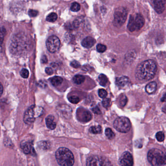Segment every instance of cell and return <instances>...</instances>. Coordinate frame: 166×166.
Returning <instances> with one entry per match:
<instances>
[{"instance_id":"obj_26","label":"cell","mask_w":166,"mask_h":166,"mask_svg":"<svg viewBox=\"0 0 166 166\" xmlns=\"http://www.w3.org/2000/svg\"><path fill=\"white\" fill-rule=\"evenodd\" d=\"M80 5L77 3H72L71 7H70V10L73 12H77L80 10Z\"/></svg>"},{"instance_id":"obj_37","label":"cell","mask_w":166,"mask_h":166,"mask_svg":"<svg viewBox=\"0 0 166 166\" xmlns=\"http://www.w3.org/2000/svg\"><path fill=\"white\" fill-rule=\"evenodd\" d=\"M45 72L48 75H52L53 73V71L51 68H46L45 69Z\"/></svg>"},{"instance_id":"obj_41","label":"cell","mask_w":166,"mask_h":166,"mask_svg":"<svg viewBox=\"0 0 166 166\" xmlns=\"http://www.w3.org/2000/svg\"><path fill=\"white\" fill-rule=\"evenodd\" d=\"M39 85L40 87H45V86L46 85V84L44 82L40 81L39 83Z\"/></svg>"},{"instance_id":"obj_20","label":"cell","mask_w":166,"mask_h":166,"mask_svg":"<svg viewBox=\"0 0 166 166\" xmlns=\"http://www.w3.org/2000/svg\"><path fill=\"white\" fill-rule=\"evenodd\" d=\"M6 33V29H5V27L0 28V52H2V45L3 43V40L5 39Z\"/></svg>"},{"instance_id":"obj_1","label":"cell","mask_w":166,"mask_h":166,"mask_svg":"<svg viewBox=\"0 0 166 166\" xmlns=\"http://www.w3.org/2000/svg\"><path fill=\"white\" fill-rule=\"evenodd\" d=\"M157 66L153 60H148L140 63L136 67L135 75L141 81H148L154 77Z\"/></svg>"},{"instance_id":"obj_27","label":"cell","mask_w":166,"mask_h":166,"mask_svg":"<svg viewBox=\"0 0 166 166\" xmlns=\"http://www.w3.org/2000/svg\"><path fill=\"white\" fill-rule=\"evenodd\" d=\"M156 138L159 142H162L165 139L164 134L162 132H157L156 134Z\"/></svg>"},{"instance_id":"obj_19","label":"cell","mask_w":166,"mask_h":166,"mask_svg":"<svg viewBox=\"0 0 166 166\" xmlns=\"http://www.w3.org/2000/svg\"><path fill=\"white\" fill-rule=\"evenodd\" d=\"M50 81L52 85L55 87L59 85L63 82V79L59 76H54L50 79Z\"/></svg>"},{"instance_id":"obj_40","label":"cell","mask_w":166,"mask_h":166,"mask_svg":"<svg viewBox=\"0 0 166 166\" xmlns=\"http://www.w3.org/2000/svg\"><path fill=\"white\" fill-rule=\"evenodd\" d=\"M3 86L2 84L0 83V97L2 96V94L3 93Z\"/></svg>"},{"instance_id":"obj_22","label":"cell","mask_w":166,"mask_h":166,"mask_svg":"<svg viewBox=\"0 0 166 166\" xmlns=\"http://www.w3.org/2000/svg\"><path fill=\"white\" fill-rule=\"evenodd\" d=\"M90 131L94 134H100L102 133V127L100 125L93 126L90 128Z\"/></svg>"},{"instance_id":"obj_5","label":"cell","mask_w":166,"mask_h":166,"mask_svg":"<svg viewBox=\"0 0 166 166\" xmlns=\"http://www.w3.org/2000/svg\"><path fill=\"white\" fill-rule=\"evenodd\" d=\"M145 21L142 15L136 14L135 15H130L127 28L130 32H134L141 29L144 25Z\"/></svg>"},{"instance_id":"obj_28","label":"cell","mask_w":166,"mask_h":166,"mask_svg":"<svg viewBox=\"0 0 166 166\" xmlns=\"http://www.w3.org/2000/svg\"><path fill=\"white\" fill-rule=\"evenodd\" d=\"M20 74L23 78L26 79L29 77V72L27 69H23L21 70V71L20 72Z\"/></svg>"},{"instance_id":"obj_36","label":"cell","mask_w":166,"mask_h":166,"mask_svg":"<svg viewBox=\"0 0 166 166\" xmlns=\"http://www.w3.org/2000/svg\"><path fill=\"white\" fill-rule=\"evenodd\" d=\"M70 65L72 67L74 68H78L80 66L79 63H78V62L76 61H73L72 62Z\"/></svg>"},{"instance_id":"obj_39","label":"cell","mask_w":166,"mask_h":166,"mask_svg":"<svg viewBox=\"0 0 166 166\" xmlns=\"http://www.w3.org/2000/svg\"><path fill=\"white\" fill-rule=\"evenodd\" d=\"M48 62V60H47V58L46 56L45 55H43L42 56V58H41V62L42 63H47Z\"/></svg>"},{"instance_id":"obj_23","label":"cell","mask_w":166,"mask_h":166,"mask_svg":"<svg viewBox=\"0 0 166 166\" xmlns=\"http://www.w3.org/2000/svg\"><path fill=\"white\" fill-rule=\"evenodd\" d=\"M99 83L102 86H105L107 83L108 79L107 77L104 74H101L99 76Z\"/></svg>"},{"instance_id":"obj_38","label":"cell","mask_w":166,"mask_h":166,"mask_svg":"<svg viewBox=\"0 0 166 166\" xmlns=\"http://www.w3.org/2000/svg\"><path fill=\"white\" fill-rule=\"evenodd\" d=\"M92 111H93V112L96 113V114H99L100 113V110L99 109V108L97 107H94L92 109Z\"/></svg>"},{"instance_id":"obj_9","label":"cell","mask_w":166,"mask_h":166,"mask_svg":"<svg viewBox=\"0 0 166 166\" xmlns=\"http://www.w3.org/2000/svg\"><path fill=\"white\" fill-rule=\"evenodd\" d=\"M60 41L59 38L55 36L50 37L46 41L47 48L50 52L55 53L60 48Z\"/></svg>"},{"instance_id":"obj_18","label":"cell","mask_w":166,"mask_h":166,"mask_svg":"<svg viewBox=\"0 0 166 166\" xmlns=\"http://www.w3.org/2000/svg\"><path fill=\"white\" fill-rule=\"evenodd\" d=\"M157 88V84L155 82H152L146 86L145 90L149 94L154 93Z\"/></svg>"},{"instance_id":"obj_11","label":"cell","mask_w":166,"mask_h":166,"mask_svg":"<svg viewBox=\"0 0 166 166\" xmlns=\"http://www.w3.org/2000/svg\"><path fill=\"white\" fill-rule=\"evenodd\" d=\"M56 111L59 116L69 118L71 117L72 113V109L67 105H61L57 106Z\"/></svg>"},{"instance_id":"obj_25","label":"cell","mask_w":166,"mask_h":166,"mask_svg":"<svg viewBox=\"0 0 166 166\" xmlns=\"http://www.w3.org/2000/svg\"><path fill=\"white\" fill-rule=\"evenodd\" d=\"M105 134L108 138L109 139H112L115 136V134L110 128H107L105 131Z\"/></svg>"},{"instance_id":"obj_17","label":"cell","mask_w":166,"mask_h":166,"mask_svg":"<svg viewBox=\"0 0 166 166\" xmlns=\"http://www.w3.org/2000/svg\"><path fill=\"white\" fill-rule=\"evenodd\" d=\"M130 80L128 77L122 76L117 78L116 84L120 87H124L129 83Z\"/></svg>"},{"instance_id":"obj_14","label":"cell","mask_w":166,"mask_h":166,"mask_svg":"<svg viewBox=\"0 0 166 166\" xmlns=\"http://www.w3.org/2000/svg\"><path fill=\"white\" fill-rule=\"evenodd\" d=\"M21 149L25 154H30L34 153V150L33 148V144L30 141H25L21 143Z\"/></svg>"},{"instance_id":"obj_16","label":"cell","mask_w":166,"mask_h":166,"mask_svg":"<svg viewBox=\"0 0 166 166\" xmlns=\"http://www.w3.org/2000/svg\"><path fill=\"white\" fill-rule=\"evenodd\" d=\"M46 124L48 128L51 130H54L56 127V123L54 121V118L52 115L48 116L46 118Z\"/></svg>"},{"instance_id":"obj_10","label":"cell","mask_w":166,"mask_h":166,"mask_svg":"<svg viewBox=\"0 0 166 166\" xmlns=\"http://www.w3.org/2000/svg\"><path fill=\"white\" fill-rule=\"evenodd\" d=\"M133 163L132 154L128 152L123 153L119 160L120 166H133Z\"/></svg>"},{"instance_id":"obj_8","label":"cell","mask_w":166,"mask_h":166,"mask_svg":"<svg viewBox=\"0 0 166 166\" xmlns=\"http://www.w3.org/2000/svg\"><path fill=\"white\" fill-rule=\"evenodd\" d=\"M87 166H113L107 159L99 156H91L87 161Z\"/></svg>"},{"instance_id":"obj_35","label":"cell","mask_w":166,"mask_h":166,"mask_svg":"<svg viewBox=\"0 0 166 166\" xmlns=\"http://www.w3.org/2000/svg\"><path fill=\"white\" fill-rule=\"evenodd\" d=\"M49 143L46 142V141H41V142H39V146L43 149H45L46 147H48V145H49Z\"/></svg>"},{"instance_id":"obj_7","label":"cell","mask_w":166,"mask_h":166,"mask_svg":"<svg viewBox=\"0 0 166 166\" xmlns=\"http://www.w3.org/2000/svg\"><path fill=\"white\" fill-rule=\"evenodd\" d=\"M127 16V11L125 8L121 7L117 8L114 13V25L117 27H121L125 22Z\"/></svg>"},{"instance_id":"obj_30","label":"cell","mask_w":166,"mask_h":166,"mask_svg":"<svg viewBox=\"0 0 166 166\" xmlns=\"http://www.w3.org/2000/svg\"><path fill=\"white\" fill-rule=\"evenodd\" d=\"M97 51L99 52H103L106 51V47L105 45H103L102 44H99L96 47Z\"/></svg>"},{"instance_id":"obj_12","label":"cell","mask_w":166,"mask_h":166,"mask_svg":"<svg viewBox=\"0 0 166 166\" xmlns=\"http://www.w3.org/2000/svg\"><path fill=\"white\" fill-rule=\"evenodd\" d=\"M77 117L79 121L87 123L91 120L92 115L90 111L80 108L77 111Z\"/></svg>"},{"instance_id":"obj_33","label":"cell","mask_w":166,"mask_h":166,"mask_svg":"<svg viewBox=\"0 0 166 166\" xmlns=\"http://www.w3.org/2000/svg\"><path fill=\"white\" fill-rule=\"evenodd\" d=\"M110 103V100L109 98H104L102 102L103 105L105 108L108 107Z\"/></svg>"},{"instance_id":"obj_3","label":"cell","mask_w":166,"mask_h":166,"mask_svg":"<svg viewBox=\"0 0 166 166\" xmlns=\"http://www.w3.org/2000/svg\"><path fill=\"white\" fill-rule=\"evenodd\" d=\"M147 158L153 166H164L166 164V152L158 149H153L148 153Z\"/></svg>"},{"instance_id":"obj_21","label":"cell","mask_w":166,"mask_h":166,"mask_svg":"<svg viewBox=\"0 0 166 166\" xmlns=\"http://www.w3.org/2000/svg\"><path fill=\"white\" fill-rule=\"evenodd\" d=\"M85 78L83 75H76L73 78V82L77 85H80L84 82Z\"/></svg>"},{"instance_id":"obj_34","label":"cell","mask_w":166,"mask_h":166,"mask_svg":"<svg viewBox=\"0 0 166 166\" xmlns=\"http://www.w3.org/2000/svg\"><path fill=\"white\" fill-rule=\"evenodd\" d=\"M39 12L38 11L33 10V9H29L28 11V14L29 16L31 17H35L38 15Z\"/></svg>"},{"instance_id":"obj_15","label":"cell","mask_w":166,"mask_h":166,"mask_svg":"<svg viewBox=\"0 0 166 166\" xmlns=\"http://www.w3.org/2000/svg\"><path fill=\"white\" fill-rule=\"evenodd\" d=\"M95 42V40L93 38L88 37L83 39L82 42V45L85 48H90L94 45Z\"/></svg>"},{"instance_id":"obj_42","label":"cell","mask_w":166,"mask_h":166,"mask_svg":"<svg viewBox=\"0 0 166 166\" xmlns=\"http://www.w3.org/2000/svg\"><path fill=\"white\" fill-rule=\"evenodd\" d=\"M161 101L162 102H166V92L165 93L163 97L161 99Z\"/></svg>"},{"instance_id":"obj_29","label":"cell","mask_w":166,"mask_h":166,"mask_svg":"<svg viewBox=\"0 0 166 166\" xmlns=\"http://www.w3.org/2000/svg\"><path fill=\"white\" fill-rule=\"evenodd\" d=\"M69 101L70 103L73 104H76L79 102V98L76 96H71L69 98Z\"/></svg>"},{"instance_id":"obj_24","label":"cell","mask_w":166,"mask_h":166,"mask_svg":"<svg viewBox=\"0 0 166 166\" xmlns=\"http://www.w3.org/2000/svg\"><path fill=\"white\" fill-rule=\"evenodd\" d=\"M57 15L55 13H51L47 17L46 20L49 22L53 23L57 20Z\"/></svg>"},{"instance_id":"obj_2","label":"cell","mask_w":166,"mask_h":166,"mask_svg":"<svg viewBox=\"0 0 166 166\" xmlns=\"http://www.w3.org/2000/svg\"><path fill=\"white\" fill-rule=\"evenodd\" d=\"M55 157L60 166H72L74 158L72 153L68 149L61 147L55 153Z\"/></svg>"},{"instance_id":"obj_32","label":"cell","mask_w":166,"mask_h":166,"mask_svg":"<svg viewBox=\"0 0 166 166\" xmlns=\"http://www.w3.org/2000/svg\"><path fill=\"white\" fill-rule=\"evenodd\" d=\"M98 94H99V96L101 98H105L107 96V93L106 90L104 89H100V90H99Z\"/></svg>"},{"instance_id":"obj_31","label":"cell","mask_w":166,"mask_h":166,"mask_svg":"<svg viewBox=\"0 0 166 166\" xmlns=\"http://www.w3.org/2000/svg\"><path fill=\"white\" fill-rule=\"evenodd\" d=\"M120 105L122 107L125 105L127 102V98L125 95H122L120 99Z\"/></svg>"},{"instance_id":"obj_6","label":"cell","mask_w":166,"mask_h":166,"mask_svg":"<svg viewBox=\"0 0 166 166\" xmlns=\"http://www.w3.org/2000/svg\"><path fill=\"white\" fill-rule=\"evenodd\" d=\"M114 127L118 132L125 133L130 130L131 123L129 119L126 117H118L114 121Z\"/></svg>"},{"instance_id":"obj_4","label":"cell","mask_w":166,"mask_h":166,"mask_svg":"<svg viewBox=\"0 0 166 166\" xmlns=\"http://www.w3.org/2000/svg\"><path fill=\"white\" fill-rule=\"evenodd\" d=\"M44 109L41 106L32 105L27 109L24 113L23 121L27 124H30L34 122L36 118L42 115Z\"/></svg>"},{"instance_id":"obj_13","label":"cell","mask_w":166,"mask_h":166,"mask_svg":"<svg viewBox=\"0 0 166 166\" xmlns=\"http://www.w3.org/2000/svg\"><path fill=\"white\" fill-rule=\"evenodd\" d=\"M152 5L157 13L161 14L166 8V0H151Z\"/></svg>"}]
</instances>
